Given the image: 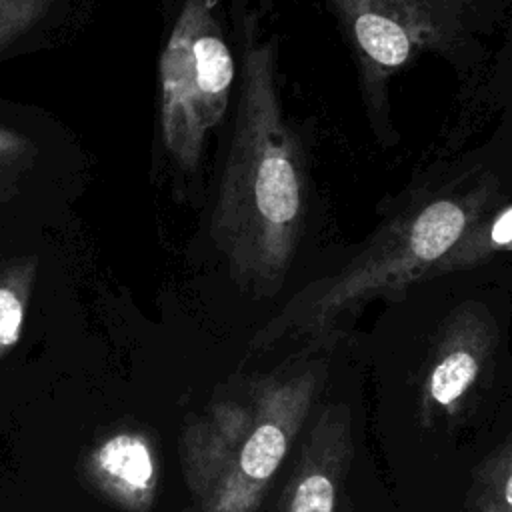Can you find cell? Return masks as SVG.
<instances>
[{"instance_id": "5", "label": "cell", "mask_w": 512, "mask_h": 512, "mask_svg": "<svg viewBox=\"0 0 512 512\" xmlns=\"http://www.w3.org/2000/svg\"><path fill=\"white\" fill-rule=\"evenodd\" d=\"M316 390L314 368L288 378H262L254 384L252 428L224 474L198 502V512H258L262 496L312 408Z\"/></svg>"}, {"instance_id": "7", "label": "cell", "mask_w": 512, "mask_h": 512, "mask_svg": "<svg viewBox=\"0 0 512 512\" xmlns=\"http://www.w3.org/2000/svg\"><path fill=\"white\" fill-rule=\"evenodd\" d=\"M350 458V410L328 406L302 444L276 512H334Z\"/></svg>"}, {"instance_id": "2", "label": "cell", "mask_w": 512, "mask_h": 512, "mask_svg": "<svg viewBox=\"0 0 512 512\" xmlns=\"http://www.w3.org/2000/svg\"><path fill=\"white\" fill-rule=\"evenodd\" d=\"M492 204L494 184L488 182L412 202L338 272L302 288L256 334L252 348H270L288 336H320L374 296H394L450 272V252Z\"/></svg>"}, {"instance_id": "9", "label": "cell", "mask_w": 512, "mask_h": 512, "mask_svg": "<svg viewBox=\"0 0 512 512\" xmlns=\"http://www.w3.org/2000/svg\"><path fill=\"white\" fill-rule=\"evenodd\" d=\"M90 482L124 512H148L158 494V454L148 434L118 430L86 456Z\"/></svg>"}, {"instance_id": "11", "label": "cell", "mask_w": 512, "mask_h": 512, "mask_svg": "<svg viewBox=\"0 0 512 512\" xmlns=\"http://www.w3.org/2000/svg\"><path fill=\"white\" fill-rule=\"evenodd\" d=\"M468 512H512V440L478 472Z\"/></svg>"}, {"instance_id": "1", "label": "cell", "mask_w": 512, "mask_h": 512, "mask_svg": "<svg viewBox=\"0 0 512 512\" xmlns=\"http://www.w3.org/2000/svg\"><path fill=\"white\" fill-rule=\"evenodd\" d=\"M234 12L238 100L210 234L232 278L270 296L284 284L300 246L306 176L278 92L274 42L240 0Z\"/></svg>"}, {"instance_id": "3", "label": "cell", "mask_w": 512, "mask_h": 512, "mask_svg": "<svg viewBox=\"0 0 512 512\" xmlns=\"http://www.w3.org/2000/svg\"><path fill=\"white\" fill-rule=\"evenodd\" d=\"M216 4L184 0L158 60L162 142L186 172L200 166L206 138L222 122L236 80Z\"/></svg>"}, {"instance_id": "13", "label": "cell", "mask_w": 512, "mask_h": 512, "mask_svg": "<svg viewBox=\"0 0 512 512\" xmlns=\"http://www.w3.org/2000/svg\"><path fill=\"white\" fill-rule=\"evenodd\" d=\"M54 0H0V50L32 30Z\"/></svg>"}, {"instance_id": "8", "label": "cell", "mask_w": 512, "mask_h": 512, "mask_svg": "<svg viewBox=\"0 0 512 512\" xmlns=\"http://www.w3.org/2000/svg\"><path fill=\"white\" fill-rule=\"evenodd\" d=\"M256 414L254 384L246 400L216 402L204 416L190 422L182 434V470L190 494L200 502L228 468L248 436Z\"/></svg>"}, {"instance_id": "4", "label": "cell", "mask_w": 512, "mask_h": 512, "mask_svg": "<svg viewBox=\"0 0 512 512\" xmlns=\"http://www.w3.org/2000/svg\"><path fill=\"white\" fill-rule=\"evenodd\" d=\"M356 56L370 110L390 78L424 52L448 50L474 0H328Z\"/></svg>"}, {"instance_id": "10", "label": "cell", "mask_w": 512, "mask_h": 512, "mask_svg": "<svg viewBox=\"0 0 512 512\" xmlns=\"http://www.w3.org/2000/svg\"><path fill=\"white\" fill-rule=\"evenodd\" d=\"M38 276V258L18 256L0 264V360L18 344Z\"/></svg>"}, {"instance_id": "6", "label": "cell", "mask_w": 512, "mask_h": 512, "mask_svg": "<svg viewBox=\"0 0 512 512\" xmlns=\"http://www.w3.org/2000/svg\"><path fill=\"white\" fill-rule=\"evenodd\" d=\"M496 340V322L476 302L462 304L446 318L420 384L422 424H432L440 412L448 416L458 412L488 370Z\"/></svg>"}, {"instance_id": "12", "label": "cell", "mask_w": 512, "mask_h": 512, "mask_svg": "<svg viewBox=\"0 0 512 512\" xmlns=\"http://www.w3.org/2000/svg\"><path fill=\"white\" fill-rule=\"evenodd\" d=\"M38 158V146L26 134L0 122V200L16 192V184L32 170Z\"/></svg>"}]
</instances>
